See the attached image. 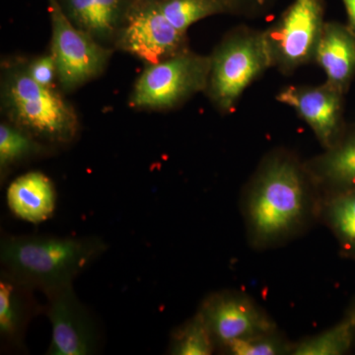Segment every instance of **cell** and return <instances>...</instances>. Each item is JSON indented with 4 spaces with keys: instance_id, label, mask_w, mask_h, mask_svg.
<instances>
[{
    "instance_id": "8",
    "label": "cell",
    "mask_w": 355,
    "mask_h": 355,
    "mask_svg": "<svg viewBox=\"0 0 355 355\" xmlns=\"http://www.w3.org/2000/svg\"><path fill=\"white\" fill-rule=\"evenodd\" d=\"M198 312L214 336L216 352L233 340L279 329L275 320L251 295L235 289L212 292L203 299Z\"/></svg>"
},
{
    "instance_id": "5",
    "label": "cell",
    "mask_w": 355,
    "mask_h": 355,
    "mask_svg": "<svg viewBox=\"0 0 355 355\" xmlns=\"http://www.w3.org/2000/svg\"><path fill=\"white\" fill-rule=\"evenodd\" d=\"M211 57L186 50L158 64H148L137 83L130 106L137 109L169 110L207 90Z\"/></svg>"
},
{
    "instance_id": "6",
    "label": "cell",
    "mask_w": 355,
    "mask_h": 355,
    "mask_svg": "<svg viewBox=\"0 0 355 355\" xmlns=\"http://www.w3.org/2000/svg\"><path fill=\"white\" fill-rule=\"evenodd\" d=\"M51 21V53L57 64L58 78L65 90H74L106 69L112 51L77 27L60 6L49 0Z\"/></svg>"
},
{
    "instance_id": "3",
    "label": "cell",
    "mask_w": 355,
    "mask_h": 355,
    "mask_svg": "<svg viewBox=\"0 0 355 355\" xmlns=\"http://www.w3.org/2000/svg\"><path fill=\"white\" fill-rule=\"evenodd\" d=\"M4 105L13 125L49 146L71 144L78 133L74 110L53 88L44 87L17 69L7 76Z\"/></svg>"
},
{
    "instance_id": "19",
    "label": "cell",
    "mask_w": 355,
    "mask_h": 355,
    "mask_svg": "<svg viewBox=\"0 0 355 355\" xmlns=\"http://www.w3.org/2000/svg\"><path fill=\"white\" fill-rule=\"evenodd\" d=\"M354 343V320L347 314L335 326L294 343L291 355L347 354Z\"/></svg>"
},
{
    "instance_id": "4",
    "label": "cell",
    "mask_w": 355,
    "mask_h": 355,
    "mask_svg": "<svg viewBox=\"0 0 355 355\" xmlns=\"http://www.w3.org/2000/svg\"><path fill=\"white\" fill-rule=\"evenodd\" d=\"M210 57L207 91L222 113L232 111L245 90L272 67L265 31L246 28L228 34Z\"/></svg>"
},
{
    "instance_id": "13",
    "label": "cell",
    "mask_w": 355,
    "mask_h": 355,
    "mask_svg": "<svg viewBox=\"0 0 355 355\" xmlns=\"http://www.w3.org/2000/svg\"><path fill=\"white\" fill-rule=\"evenodd\" d=\"M314 62L324 70L327 83L347 92L355 77V35L347 25L324 23Z\"/></svg>"
},
{
    "instance_id": "1",
    "label": "cell",
    "mask_w": 355,
    "mask_h": 355,
    "mask_svg": "<svg viewBox=\"0 0 355 355\" xmlns=\"http://www.w3.org/2000/svg\"><path fill=\"white\" fill-rule=\"evenodd\" d=\"M322 195L304 162L286 149L261 159L240 198L248 243L256 251L286 246L319 222Z\"/></svg>"
},
{
    "instance_id": "7",
    "label": "cell",
    "mask_w": 355,
    "mask_h": 355,
    "mask_svg": "<svg viewBox=\"0 0 355 355\" xmlns=\"http://www.w3.org/2000/svg\"><path fill=\"white\" fill-rule=\"evenodd\" d=\"M324 23L321 0H294L280 19L265 31L272 67L291 74L314 62Z\"/></svg>"
},
{
    "instance_id": "25",
    "label": "cell",
    "mask_w": 355,
    "mask_h": 355,
    "mask_svg": "<svg viewBox=\"0 0 355 355\" xmlns=\"http://www.w3.org/2000/svg\"><path fill=\"white\" fill-rule=\"evenodd\" d=\"M347 314L349 315L350 317L352 318V320H354V330H355V304L352 306V309L349 311V313Z\"/></svg>"
},
{
    "instance_id": "12",
    "label": "cell",
    "mask_w": 355,
    "mask_h": 355,
    "mask_svg": "<svg viewBox=\"0 0 355 355\" xmlns=\"http://www.w3.org/2000/svg\"><path fill=\"white\" fill-rule=\"evenodd\" d=\"M34 288L8 273H0V340L4 349L26 352L25 338L30 323L44 313Z\"/></svg>"
},
{
    "instance_id": "21",
    "label": "cell",
    "mask_w": 355,
    "mask_h": 355,
    "mask_svg": "<svg viewBox=\"0 0 355 355\" xmlns=\"http://www.w3.org/2000/svg\"><path fill=\"white\" fill-rule=\"evenodd\" d=\"M216 352L214 336L200 313L172 331L168 354L172 355H210Z\"/></svg>"
},
{
    "instance_id": "2",
    "label": "cell",
    "mask_w": 355,
    "mask_h": 355,
    "mask_svg": "<svg viewBox=\"0 0 355 355\" xmlns=\"http://www.w3.org/2000/svg\"><path fill=\"white\" fill-rule=\"evenodd\" d=\"M97 236L6 235L0 242L1 270L44 295L69 286L106 253Z\"/></svg>"
},
{
    "instance_id": "14",
    "label": "cell",
    "mask_w": 355,
    "mask_h": 355,
    "mask_svg": "<svg viewBox=\"0 0 355 355\" xmlns=\"http://www.w3.org/2000/svg\"><path fill=\"white\" fill-rule=\"evenodd\" d=\"M304 164L322 197L355 191V130Z\"/></svg>"
},
{
    "instance_id": "18",
    "label": "cell",
    "mask_w": 355,
    "mask_h": 355,
    "mask_svg": "<svg viewBox=\"0 0 355 355\" xmlns=\"http://www.w3.org/2000/svg\"><path fill=\"white\" fill-rule=\"evenodd\" d=\"M51 147L35 139L12 123L0 125V172L1 180L15 166L51 153Z\"/></svg>"
},
{
    "instance_id": "22",
    "label": "cell",
    "mask_w": 355,
    "mask_h": 355,
    "mask_svg": "<svg viewBox=\"0 0 355 355\" xmlns=\"http://www.w3.org/2000/svg\"><path fill=\"white\" fill-rule=\"evenodd\" d=\"M293 345L294 343L277 329L244 340H233L218 352L226 355H291Z\"/></svg>"
},
{
    "instance_id": "16",
    "label": "cell",
    "mask_w": 355,
    "mask_h": 355,
    "mask_svg": "<svg viewBox=\"0 0 355 355\" xmlns=\"http://www.w3.org/2000/svg\"><path fill=\"white\" fill-rule=\"evenodd\" d=\"M67 6L70 20L100 43L118 34L121 0H67Z\"/></svg>"
},
{
    "instance_id": "11",
    "label": "cell",
    "mask_w": 355,
    "mask_h": 355,
    "mask_svg": "<svg viewBox=\"0 0 355 355\" xmlns=\"http://www.w3.org/2000/svg\"><path fill=\"white\" fill-rule=\"evenodd\" d=\"M343 93L330 84L291 85L277 95L282 104L291 107L309 125L324 149L335 146L343 130Z\"/></svg>"
},
{
    "instance_id": "23",
    "label": "cell",
    "mask_w": 355,
    "mask_h": 355,
    "mask_svg": "<svg viewBox=\"0 0 355 355\" xmlns=\"http://www.w3.org/2000/svg\"><path fill=\"white\" fill-rule=\"evenodd\" d=\"M26 70L37 83L44 87L53 88V81L58 77L57 64L51 53L35 58Z\"/></svg>"
},
{
    "instance_id": "26",
    "label": "cell",
    "mask_w": 355,
    "mask_h": 355,
    "mask_svg": "<svg viewBox=\"0 0 355 355\" xmlns=\"http://www.w3.org/2000/svg\"><path fill=\"white\" fill-rule=\"evenodd\" d=\"M234 2H235V3H236V0H234Z\"/></svg>"
},
{
    "instance_id": "15",
    "label": "cell",
    "mask_w": 355,
    "mask_h": 355,
    "mask_svg": "<svg viewBox=\"0 0 355 355\" xmlns=\"http://www.w3.org/2000/svg\"><path fill=\"white\" fill-rule=\"evenodd\" d=\"M9 209L14 216L33 224L50 219L57 207V191L44 173H25L9 184L6 191Z\"/></svg>"
},
{
    "instance_id": "9",
    "label": "cell",
    "mask_w": 355,
    "mask_h": 355,
    "mask_svg": "<svg viewBox=\"0 0 355 355\" xmlns=\"http://www.w3.org/2000/svg\"><path fill=\"white\" fill-rule=\"evenodd\" d=\"M118 46L147 65L158 64L187 49V34L165 17L157 1L146 2L128 13L119 30Z\"/></svg>"
},
{
    "instance_id": "24",
    "label": "cell",
    "mask_w": 355,
    "mask_h": 355,
    "mask_svg": "<svg viewBox=\"0 0 355 355\" xmlns=\"http://www.w3.org/2000/svg\"><path fill=\"white\" fill-rule=\"evenodd\" d=\"M347 14V27L355 35V0H342Z\"/></svg>"
},
{
    "instance_id": "10",
    "label": "cell",
    "mask_w": 355,
    "mask_h": 355,
    "mask_svg": "<svg viewBox=\"0 0 355 355\" xmlns=\"http://www.w3.org/2000/svg\"><path fill=\"white\" fill-rule=\"evenodd\" d=\"M44 314L51 326L46 354L90 355L99 347V328L90 311L77 297L73 286L46 296Z\"/></svg>"
},
{
    "instance_id": "20",
    "label": "cell",
    "mask_w": 355,
    "mask_h": 355,
    "mask_svg": "<svg viewBox=\"0 0 355 355\" xmlns=\"http://www.w3.org/2000/svg\"><path fill=\"white\" fill-rule=\"evenodd\" d=\"M159 8L180 32L209 16L229 12L235 8L234 0H160Z\"/></svg>"
},
{
    "instance_id": "17",
    "label": "cell",
    "mask_w": 355,
    "mask_h": 355,
    "mask_svg": "<svg viewBox=\"0 0 355 355\" xmlns=\"http://www.w3.org/2000/svg\"><path fill=\"white\" fill-rule=\"evenodd\" d=\"M319 222L335 236L340 254L355 261V191L323 196Z\"/></svg>"
}]
</instances>
